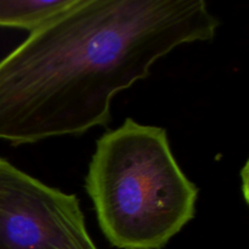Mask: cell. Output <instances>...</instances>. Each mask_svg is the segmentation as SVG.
Segmentation results:
<instances>
[{"label":"cell","mask_w":249,"mask_h":249,"mask_svg":"<svg viewBox=\"0 0 249 249\" xmlns=\"http://www.w3.org/2000/svg\"><path fill=\"white\" fill-rule=\"evenodd\" d=\"M77 0H0V27L27 29L31 33L67 11Z\"/></svg>","instance_id":"277c9868"},{"label":"cell","mask_w":249,"mask_h":249,"mask_svg":"<svg viewBox=\"0 0 249 249\" xmlns=\"http://www.w3.org/2000/svg\"><path fill=\"white\" fill-rule=\"evenodd\" d=\"M0 249H97L79 201L0 158Z\"/></svg>","instance_id":"3957f363"},{"label":"cell","mask_w":249,"mask_h":249,"mask_svg":"<svg viewBox=\"0 0 249 249\" xmlns=\"http://www.w3.org/2000/svg\"><path fill=\"white\" fill-rule=\"evenodd\" d=\"M203 0H77L0 61V140L79 135L179 45L211 40Z\"/></svg>","instance_id":"6da1fadb"},{"label":"cell","mask_w":249,"mask_h":249,"mask_svg":"<svg viewBox=\"0 0 249 249\" xmlns=\"http://www.w3.org/2000/svg\"><path fill=\"white\" fill-rule=\"evenodd\" d=\"M85 189L102 233L119 249L165 247L194 219L198 196L165 129L131 118L97 140Z\"/></svg>","instance_id":"7a4b0ae2"}]
</instances>
